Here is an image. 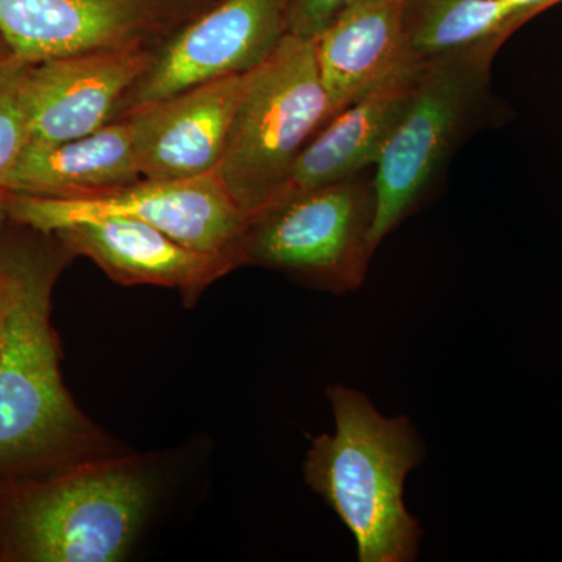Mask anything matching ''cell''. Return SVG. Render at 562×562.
I'll return each mask as SVG.
<instances>
[{"mask_svg": "<svg viewBox=\"0 0 562 562\" xmlns=\"http://www.w3.org/2000/svg\"><path fill=\"white\" fill-rule=\"evenodd\" d=\"M27 68L29 63L14 58L0 72V184L31 140L24 109Z\"/></svg>", "mask_w": 562, "mask_h": 562, "instance_id": "cell-17", "label": "cell"}, {"mask_svg": "<svg viewBox=\"0 0 562 562\" xmlns=\"http://www.w3.org/2000/svg\"><path fill=\"white\" fill-rule=\"evenodd\" d=\"M157 495L154 473L136 457L95 454L0 480V561H124Z\"/></svg>", "mask_w": 562, "mask_h": 562, "instance_id": "cell-2", "label": "cell"}, {"mask_svg": "<svg viewBox=\"0 0 562 562\" xmlns=\"http://www.w3.org/2000/svg\"><path fill=\"white\" fill-rule=\"evenodd\" d=\"M542 11L508 0H408L406 57L425 61L462 50L498 52L517 29Z\"/></svg>", "mask_w": 562, "mask_h": 562, "instance_id": "cell-16", "label": "cell"}, {"mask_svg": "<svg viewBox=\"0 0 562 562\" xmlns=\"http://www.w3.org/2000/svg\"><path fill=\"white\" fill-rule=\"evenodd\" d=\"M290 35V0H216L158 47L116 120L206 81L244 76ZM114 120V121H116Z\"/></svg>", "mask_w": 562, "mask_h": 562, "instance_id": "cell-9", "label": "cell"}, {"mask_svg": "<svg viewBox=\"0 0 562 562\" xmlns=\"http://www.w3.org/2000/svg\"><path fill=\"white\" fill-rule=\"evenodd\" d=\"M157 50H91L29 65L24 80L29 143H65L116 120L122 101L150 68Z\"/></svg>", "mask_w": 562, "mask_h": 562, "instance_id": "cell-10", "label": "cell"}, {"mask_svg": "<svg viewBox=\"0 0 562 562\" xmlns=\"http://www.w3.org/2000/svg\"><path fill=\"white\" fill-rule=\"evenodd\" d=\"M375 221L369 171L349 180L288 195L250 217L243 266H261L291 279L347 294L366 280Z\"/></svg>", "mask_w": 562, "mask_h": 562, "instance_id": "cell-6", "label": "cell"}, {"mask_svg": "<svg viewBox=\"0 0 562 562\" xmlns=\"http://www.w3.org/2000/svg\"><path fill=\"white\" fill-rule=\"evenodd\" d=\"M355 0H290V33L316 41L346 7Z\"/></svg>", "mask_w": 562, "mask_h": 562, "instance_id": "cell-18", "label": "cell"}, {"mask_svg": "<svg viewBox=\"0 0 562 562\" xmlns=\"http://www.w3.org/2000/svg\"><path fill=\"white\" fill-rule=\"evenodd\" d=\"M422 66L424 61L403 58L375 87L333 116L302 151L286 187L273 202L375 168L412 102Z\"/></svg>", "mask_w": 562, "mask_h": 562, "instance_id": "cell-13", "label": "cell"}, {"mask_svg": "<svg viewBox=\"0 0 562 562\" xmlns=\"http://www.w3.org/2000/svg\"><path fill=\"white\" fill-rule=\"evenodd\" d=\"M76 257H85L124 286L169 288L192 306L214 281L241 268L227 255L183 246L144 222L105 217L77 222L52 233Z\"/></svg>", "mask_w": 562, "mask_h": 562, "instance_id": "cell-12", "label": "cell"}, {"mask_svg": "<svg viewBox=\"0 0 562 562\" xmlns=\"http://www.w3.org/2000/svg\"><path fill=\"white\" fill-rule=\"evenodd\" d=\"M508 2L531 3V5H538L547 10L550 7L557 5V3H561L562 0H508Z\"/></svg>", "mask_w": 562, "mask_h": 562, "instance_id": "cell-21", "label": "cell"}, {"mask_svg": "<svg viewBox=\"0 0 562 562\" xmlns=\"http://www.w3.org/2000/svg\"><path fill=\"white\" fill-rule=\"evenodd\" d=\"M406 3L408 0H355L316 40L330 120L406 58Z\"/></svg>", "mask_w": 562, "mask_h": 562, "instance_id": "cell-15", "label": "cell"}, {"mask_svg": "<svg viewBox=\"0 0 562 562\" xmlns=\"http://www.w3.org/2000/svg\"><path fill=\"white\" fill-rule=\"evenodd\" d=\"M249 74L206 81L121 117L131 124L143 179L183 180L216 172Z\"/></svg>", "mask_w": 562, "mask_h": 562, "instance_id": "cell-11", "label": "cell"}, {"mask_svg": "<svg viewBox=\"0 0 562 562\" xmlns=\"http://www.w3.org/2000/svg\"><path fill=\"white\" fill-rule=\"evenodd\" d=\"M7 202H9V194L5 191L0 190V232L5 227L9 222V209H7Z\"/></svg>", "mask_w": 562, "mask_h": 562, "instance_id": "cell-20", "label": "cell"}, {"mask_svg": "<svg viewBox=\"0 0 562 562\" xmlns=\"http://www.w3.org/2000/svg\"><path fill=\"white\" fill-rule=\"evenodd\" d=\"M216 0H0V33L36 65L91 50L158 47Z\"/></svg>", "mask_w": 562, "mask_h": 562, "instance_id": "cell-8", "label": "cell"}, {"mask_svg": "<svg viewBox=\"0 0 562 562\" xmlns=\"http://www.w3.org/2000/svg\"><path fill=\"white\" fill-rule=\"evenodd\" d=\"M330 121L316 41L288 35L247 79L216 177L249 216L286 187L310 140Z\"/></svg>", "mask_w": 562, "mask_h": 562, "instance_id": "cell-4", "label": "cell"}, {"mask_svg": "<svg viewBox=\"0 0 562 562\" xmlns=\"http://www.w3.org/2000/svg\"><path fill=\"white\" fill-rule=\"evenodd\" d=\"M335 431L316 436L303 462L305 482L336 513L357 542L360 562H412L422 527L406 509V476L425 446L406 416L386 417L368 395L327 387Z\"/></svg>", "mask_w": 562, "mask_h": 562, "instance_id": "cell-3", "label": "cell"}, {"mask_svg": "<svg viewBox=\"0 0 562 562\" xmlns=\"http://www.w3.org/2000/svg\"><path fill=\"white\" fill-rule=\"evenodd\" d=\"M495 54L462 50L424 61L412 102L373 168V251L419 209L486 116Z\"/></svg>", "mask_w": 562, "mask_h": 562, "instance_id": "cell-5", "label": "cell"}, {"mask_svg": "<svg viewBox=\"0 0 562 562\" xmlns=\"http://www.w3.org/2000/svg\"><path fill=\"white\" fill-rule=\"evenodd\" d=\"M13 50L7 43L5 38H3L2 33H0V72L10 65L11 61L14 60Z\"/></svg>", "mask_w": 562, "mask_h": 562, "instance_id": "cell-19", "label": "cell"}, {"mask_svg": "<svg viewBox=\"0 0 562 562\" xmlns=\"http://www.w3.org/2000/svg\"><path fill=\"white\" fill-rule=\"evenodd\" d=\"M9 194V221L52 233L77 222L127 217L149 224L190 249L227 255L243 266L241 243L250 224L216 173L183 180L143 179L109 194L40 199Z\"/></svg>", "mask_w": 562, "mask_h": 562, "instance_id": "cell-7", "label": "cell"}, {"mask_svg": "<svg viewBox=\"0 0 562 562\" xmlns=\"http://www.w3.org/2000/svg\"><path fill=\"white\" fill-rule=\"evenodd\" d=\"M143 180L127 120L110 122L81 138L29 143L0 190L40 199L109 194Z\"/></svg>", "mask_w": 562, "mask_h": 562, "instance_id": "cell-14", "label": "cell"}, {"mask_svg": "<svg viewBox=\"0 0 562 562\" xmlns=\"http://www.w3.org/2000/svg\"><path fill=\"white\" fill-rule=\"evenodd\" d=\"M11 224L0 232V480L109 449L66 390L52 327V294L74 255L55 235Z\"/></svg>", "mask_w": 562, "mask_h": 562, "instance_id": "cell-1", "label": "cell"}]
</instances>
